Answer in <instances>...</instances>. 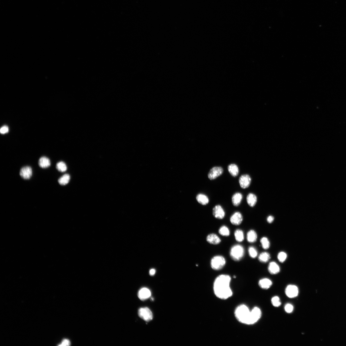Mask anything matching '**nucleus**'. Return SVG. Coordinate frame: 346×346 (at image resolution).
I'll list each match as a JSON object with an SVG mask.
<instances>
[{
    "label": "nucleus",
    "mask_w": 346,
    "mask_h": 346,
    "mask_svg": "<svg viewBox=\"0 0 346 346\" xmlns=\"http://www.w3.org/2000/svg\"><path fill=\"white\" fill-rule=\"evenodd\" d=\"M234 236L236 240L239 242H242L244 240V234L240 229H237L235 230Z\"/></svg>",
    "instance_id": "4be33fe9"
},
{
    "label": "nucleus",
    "mask_w": 346,
    "mask_h": 346,
    "mask_svg": "<svg viewBox=\"0 0 346 346\" xmlns=\"http://www.w3.org/2000/svg\"><path fill=\"white\" fill-rule=\"evenodd\" d=\"M33 175V171L30 166H26L22 168L20 171V175L24 179H30Z\"/></svg>",
    "instance_id": "9b49d317"
},
{
    "label": "nucleus",
    "mask_w": 346,
    "mask_h": 346,
    "mask_svg": "<svg viewBox=\"0 0 346 346\" xmlns=\"http://www.w3.org/2000/svg\"><path fill=\"white\" fill-rule=\"evenodd\" d=\"M245 254V250L243 247L240 245L233 246L230 252V257L235 261H240Z\"/></svg>",
    "instance_id": "7ed1b4c3"
},
{
    "label": "nucleus",
    "mask_w": 346,
    "mask_h": 346,
    "mask_svg": "<svg viewBox=\"0 0 346 346\" xmlns=\"http://www.w3.org/2000/svg\"><path fill=\"white\" fill-rule=\"evenodd\" d=\"M261 246L265 249H268L270 247V243L266 237H263L260 240Z\"/></svg>",
    "instance_id": "bb28decb"
},
{
    "label": "nucleus",
    "mask_w": 346,
    "mask_h": 346,
    "mask_svg": "<svg viewBox=\"0 0 346 346\" xmlns=\"http://www.w3.org/2000/svg\"><path fill=\"white\" fill-rule=\"evenodd\" d=\"M151 296V292L148 288L144 287L141 289L138 294L139 298L142 300H145L150 298Z\"/></svg>",
    "instance_id": "f8f14e48"
},
{
    "label": "nucleus",
    "mask_w": 346,
    "mask_h": 346,
    "mask_svg": "<svg viewBox=\"0 0 346 346\" xmlns=\"http://www.w3.org/2000/svg\"><path fill=\"white\" fill-rule=\"evenodd\" d=\"M138 315L140 318L147 322L150 321L153 318L152 312L147 307L140 308L138 311Z\"/></svg>",
    "instance_id": "39448f33"
},
{
    "label": "nucleus",
    "mask_w": 346,
    "mask_h": 346,
    "mask_svg": "<svg viewBox=\"0 0 346 346\" xmlns=\"http://www.w3.org/2000/svg\"><path fill=\"white\" fill-rule=\"evenodd\" d=\"M213 214L216 218L218 219H223L225 215V211L220 205H217L214 207Z\"/></svg>",
    "instance_id": "1a4fd4ad"
},
{
    "label": "nucleus",
    "mask_w": 346,
    "mask_h": 346,
    "mask_svg": "<svg viewBox=\"0 0 346 346\" xmlns=\"http://www.w3.org/2000/svg\"><path fill=\"white\" fill-rule=\"evenodd\" d=\"M206 240L210 244L214 245L219 244L221 241L219 237L214 233L208 235L207 237Z\"/></svg>",
    "instance_id": "ddd939ff"
},
{
    "label": "nucleus",
    "mask_w": 346,
    "mask_h": 346,
    "mask_svg": "<svg viewBox=\"0 0 346 346\" xmlns=\"http://www.w3.org/2000/svg\"><path fill=\"white\" fill-rule=\"evenodd\" d=\"M272 305L275 307H279L281 305V302L279 298L277 296L273 297L272 299Z\"/></svg>",
    "instance_id": "c85d7f7f"
},
{
    "label": "nucleus",
    "mask_w": 346,
    "mask_h": 346,
    "mask_svg": "<svg viewBox=\"0 0 346 346\" xmlns=\"http://www.w3.org/2000/svg\"><path fill=\"white\" fill-rule=\"evenodd\" d=\"M271 258L270 254L267 252H264L261 253L259 256L258 259L259 261L264 263H265L268 261Z\"/></svg>",
    "instance_id": "5701e85b"
},
{
    "label": "nucleus",
    "mask_w": 346,
    "mask_h": 346,
    "mask_svg": "<svg viewBox=\"0 0 346 346\" xmlns=\"http://www.w3.org/2000/svg\"><path fill=\"white\" fill-rule=\"evenodd\" d=\"M228 169L229 174L232 176L236 177L239 173V169L237 165L234 164H231L228 167Z\"/></svg>",
    "instance_id": "2eb2a0df"
},
{
    "label": "nucleus",
    "mask_w": 346,
    "mask_h": 346,
    "mask_svg": "<svg viewBox=\"0 0 346 346\" xmlns=\"http://www.w3.org/2000/svg\"><path fill=\"white\" fill-rule=\"evenodd\" d=\"M219 233L223 236H229L230 232L229 229L225 226H222L219 229Z\"/></svg>",
    "instance_id": "393cba45"
},
{
    "label": "nucleus",
    "mask_w": 346,
    "mask_h": 346,
    "mask_svg": "<svg viewBox=\"0 0 346 346\" xmlns=\"http://www.w3.org/2000/svg\"><path fill=\"white\" fill-rule=\"evenodd\" d=\"M274 220V218L272 216H269L267 219V221L269 223H272Z\"/></svg>",
    "instance_id": "72a5a7b5"
},
{
    "label": "nucleus",
    "mask_w": 346,
    "mask_h": 346,
    "mask_svg": "<svg viewBox=\"0 0 346 346\" xmlns=\"http://www.w3.org/2000/svg\"><path fill=\"white\" fill-rule=\"evenodd\" d=\"M299 293L298 287L295 285H288L286 288L285 293L287 297L293 298L297 297Z\"/></svg>",
    "instance_id": "6e6552de"
},
{
    "label": "nucleus",
    "mask_w": 346,
    "mask_h": 346,
    "mask_svg": "<svg viewBox=\"0 0 346 346\" xmlns=\"http://www.w3.org/2000/svg\"><path fill=\"white\" fill-rule=\"evenodd\" d=\"M70 179V175L67 174H65L59 179L58 182L61 185H65L69 182Z\"/></svg>",
    "instance_id": "b1692460"
},
{
    "label": "nucleus",
    "mask_w": 346,
    "mask_h": 346,
    "mask_svg": "<svg viewBox=\"0 0 346 346\" xmlns=\"http://www.w3.org/2000/svg\"><path fill=\"white\" fill-rule=\"evenodd\" d=\"M231 278L229 275L222 274L215 279L214 284V290L216 296L218 298L225 300L231 297L233 292L230 284Z\"/></svg>",
    "instance_id": "f03ea898"
},
{
    "label": "nucleus",
    "mask_w": 346,
    "mask_h": 346,
    "mask_svg": "<svg viewBox=\"0 0 346 346\" xmlns=\"http://www.w3.org/2000/svg\"><path fill=\"white\" fill-rule=\"evenodd\" d=\"M285 310L287 313H291L293 311L294 307L291 304H287L285 307Z\"/></svg>",
    "instance_id": "7c9ffc66"
},
{
    "label": "nucleus",
    "mask_w": 346,
    "mask_h": 346,
    "mask_svg": "<svg viewBox=\"0 0 346 346\" xmlns=\"http://www.w3.org/2000/svg\"><path fill=\"white\" fill-rule=\"evenodd\" d=\"M56 168L60 172H64L67 170V167L66 164L65 163L61 161L58 163L56 164Z\"/></svg>",
    "instance_id": "a878e982"
},
{
    "label": "nucleus",
    "mask_w": 346,
    "mask_h": 346,
    "mask_svg": "<svg viewBox=\"0 0 346 346\" xmlns=\"http://www.w3.org/2000/svg\"><path fill=\"white\" fill-rule=\"evenodd\" d=\"M248 251L249 255L251 258H254L257 257L258 252L257 250L254 247H250L248 248Z\"/></svg>",
    "instance_id": "cd10ccee"
},
{
    "label": "nucleus",
    "mask_w": 346,
    "mask_h": 346,
    "mask_svg": "<svg viewBox=\"0 0 346 346\" xmlns=\"http://www.w3.org/2000/svg\"><path fill=\"white\" fill-rule=\"evenodd\" d=\"M287 258V254L283 252H280L278 254V259L279 261L281 262H283L285 261Z\"/></svg>",
    "instance_id": "c756f323"
},
{
    "label": "nucleus",
    "mask_w": 346,
    "mask_h": 346,
    "mask_svg": "<svg viewBox=\"0 0 346 346\" xmlns=\"http://www.w3.org/2000/svg\"><path fill=\"white\" fill-rule=\"evenodd\" d=\"M259 285L262 289L267 290L272 286V282L270 279L264 278L259 281Z\"/></svg>",
    "instance_id": "a211bd4d"
},
{
    "label": "nucleus",
    "mask_w": 346,
    "mask_h": 346,
    "mask_svg": "<svg viewBox=\"0 0 346 346\" xmlns=\"http://www.w3.org/2000/svg\"><path fill=\"white\" fill-rule=\"evenodd\" d=\"M9 132V128L6 125L3 126L0 130V132L1 134H5Z\"/></svg>",
    "instance_id": "2f4dec72"
},
{
    "label": "nucleus",
    "mask_w": 346,
    "mask_h": 346,
    "mask_svg": "<svg viewBox=\"0 0 346 346\" xmlns=\"http://www.w3.org/2000/svg\"><path fill=\"white\" fill-rule=\"evenodd\" d=\"M223 172V169L221 167L215 166L210 169L208 177L210 180H214L221 175Z\"/></svg>",
    "instance_id": "423d86ee"
},
{
    "label": "nucleus",
    "mask_w": 346,
    "mask_h": 346,
    "mask_svg": "<svg viewBox=\"0 0 346 346\" xmlns=\"http://www.w3.org/2000/svg\"><path fill=\"white\" fill-rule=\"evenodd\" d=\"M38 165L42 168H46L49 167L51 165L49 159L45 157H41L38 160Z\"/></svg>",
    "instance_id": "f3484780"
},
{
    "label": "nucleus",
    "mask_w": 346,
    "mask_h": 346,
    "mask_svg": "<svg viewBox=\"0 0 346 346\" xmlns=\"http://www.w3.org/2000/svg\"><path fill=\"white\" fill-rule=\"evenodd\" d=\"M269 272L272 274H276L279 272L280 267L276 262H272L269 264L268 266Z\"/></svg>",
    "instance_id": "dca6fc26"
},
{
    "label": "nucleus",
    "mask_w": 346,
    "mask_h": 346,
    "mask_svg": "<svg viewBox=\"0 0 346 346\" xmlns=\"http://www.w3.org/2000/svg\"><path fill=\"white\" fill-rule=\"evenodd\" d=\"M243 199V195L240 192L234 194L232 197V202L234 206L238 207L241 204Z\"/></svg>",
    "instance_id": "4468645a"
},
{
    "label": "nucleus",
    "mask_w": 346,
    "mask_h": 346,
    "mask_svg": "<svg viewBox=\"0 0 346 346\" xmlns=\"http://www.w3.org/2000/svg\"><path fill=\"white\" fill-rule=\"evenodd\" d=\"M226 264V260L223 256L216 255L211 259V266L213 270H219L222 269Z\"/></svg>",
    "instance_id": "20e7f679"
},
{
    "label": "nucleus",
    "mask_w": 346,
    "mask_h": 346,
    "mask_svg": "<svg viewBox=\"0 0 346 346\" xmlns=\"http://www.w3.org/2000/svg\"><path fill=\"white\" fill-rule=\"evenodd\" d=\"M257 234L254 230H250L247 233V239L249 243L255 242L257 240Z\"/></svg>",
    "instance_id": "412c9836"
},
{
    "label": "nucleus",
    "mask_w": 346,
    "mask_h": 346,
    "mask_svg": "<svg viewBox=\"0 0 346 346\" xmlns=\"http://www.w3.org/2000/svg\"><path fill=\"white\" fill-rule=\"evenodd\" d=\"M251 182V178L249 175H242L239 178V183L241 188L246 189L249 187Z\"/></svg>",
    "instance_id": "0eeeda50"
},
{
    "label": "nucleus",
    "mask_w": 346,
    "mask_h": 346,
    "mask_svg": "<svg viewBox=\"0 0 346 346\" xmlns=\"http://www.w3.org/2000/svg\"><path fill=\"white\" fill-rule=\"evenodd\" d=\"M243 221V217L242 214L239 211H236L233 214L230 219L231 223L233 225L238 226L240 225Z\"/></svg>",
    "instance_id": "9d476101"
},
{
    "label": "nucleus",
    "mask_w": 346,
    "mask_h": 346,
    "mask_svg": "<svg viewBox=\"0 0 346 346\" xmlns=\"http://www.w3.org/2000/svg\"><path fill=\"white\" fill-rule=\"evenodd\" d=\"M247 201L249 206L251 207H254L257 202V197L254 194H249L247 197Z\"/></svg>",
    "instance_id": "6ab92c4d"
},
{
    "label": "nucleus",
    "mask_w": 346,
    "mask_h": 346,
    "mask_svg": "<svg viewBox=\"0 0 346 346\" xmlns=\"http://www.w3.org/2000/svg\"><path fill=\"white\" fill-rule=\"evenodd\" d=\"M235 315L240 323L250 325L254 324L258 321L261 317V312L258 307H254L251 311H250L247 305H241L236 308Z\"/></svg>",
    "instance_id": "f257e3e1"
},
{
    "label": "nucleus",
    "mask_w": 346,
    "mask_h": 346,
    "mask_svg": "<svg viewBox=\"0 0 346 346\" xmlns=\"http://www.w3.org/2000/svg\"><path fill=\"white\" fill-rule=\"evenodd\" d=\"M70 344V343L69 340L67 339H64L62 341L61 344L59 345V346H69Z\"/></svg>",
    "instance_id": "473e14b6"
},
{
    "label": "nucleus",
    "mask_w": 346,
    "mask_h": 346,
    "mask_svg": "<svg viewBox=\"0 0 346 346\" xmlns=\"http://www.w3.org/2000/svg\"><path fill=\"white\" fill-rule=\"evenodd\" d=\"M196 200L199 203L204 206L207 204L209 201V199L207 196L202 193L198 194L197 195Z\"/></svg>",
    "instance_id": "aec40b11"
},
{
    "label": "nucleus",
    "mask_w": 346,
    "mask_h": 346,
    "mask_svg": "<svg viewBox=\"0 0 346 346\" xmlns=\"http://www.w3.org/2000/svg\"><path fill=\"white\" fill-rule=\"evenodd\" d=\"M156 272V271L155 269H151L150 271V274L151 276H152L154 275Z\"/></svg>",
    "instance_id": "f704fd0d"
}]
</instances>
